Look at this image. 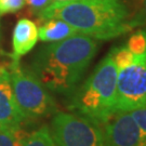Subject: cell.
Wrapping results in <instances>:
<instances>
[{
	"mask_svg": "<svg viewBox=\"0 0 146 146\" xmlns=\"http://www.w3.org/2000/svg\"><path fill=\"white\" fill-rule=\"evenodd\" d=\"M98 49L96 39L78 33L42 47L33 58L31 70L49 91L70 95L78 87Z\"/></svg>",
	"mask_w": 146,
	"mask_h": 146,
	"instance_id": "obj_1",
	"label": "cell"
},
{
	"mask_svg": "<svg viewBox=\"0 0 146 146\" xmlns=\"http://www.w3.org/2000/svg\"><path fill=\"white\" fill-rule=\"evenodd\" d=\"M43 20L58 19L96 40H110L129 33L141 23L131 17L121 0H77L53 2L38 13Z\"/></svg>",
	"mask_w": 146,
	"mask_h": 146,
	"instance_id": "obj_2",
	"label": "cell"
},
{
	"mask_svg": "<svg viewBox=\"0 0 146 146\" xmlns=\"http://www.w3.org/2000/svg\"><path fill=\"white\" fill-rule=\"evenodd\" d=\"M117 75L118 69L108 52L87 80L69 95L67 108L104 125L116 113Z\"/></svg>",
	"mask_w": 146,
	"mask_h": 146,
	"instance_id": "obj_3",
	"label": "cell"
},
{
	"mask_svg": "<svg viewBox=\"0 0 146 146\" xmlns=\"http://www.w3.org/2000/svg\"><path fill=\"white\" fill-rule=\"evenodd\" d=\"M9 69L14 98L26 120L46 118L58 111L49 90L31 69L22 67L20 60H12Z\"/></svg>",
	"mask_w": 146,
	"mask_h": 146,
	"instance_id": "obj_4",
	"label": "cell"
},
{
	"mask_svg": "<svg viewBox=\"0 0 146 146\" xmlns=\"http://www.w3.org/2000/svg\"><path fill=\"white\" fill-rule=\"evenodd\" d=\"M50 131L55 146H105L101 125L76 113L56 111Z\"/></svg>",
	"mask_w": 146,
	"mask_h": 146,
	"instance_id": "obj_5",
	"label": "cell"
},
{
	"mask_svg": "<svg viewBox=\"0 0 146 146\" xmlns=\"http://www.w3.org/2000/svg\"><path fill=\"white\" fill-rule=\"evenodd\" d=\"M146 107V51L134 55L128 67L118 70L116 111H132Z\"/></svg>",
	"mask_w": 146,
	"mask_h": 146,
	"instance_id": "obj_6",
	"label": "cell"
},
{
	"mask_svg": "<svg viewBox=\"0 0 146 146\" xmlns=\"http://www.w3.org/2000/svg\"><path fill=\"white\" fill-rule=\"evenodd\" d=\"M103 125L105 146H146L130 111H116Z\"/></svg>",
	"mask_w": 146,
	"mask_h": 146,
	"instance_id": "obj_7",
	"label": "cell"
},
{
	"mask_svg": "<svg viewBox=\"0 0 146 146\" xmlns=\"http://www.w3.org/2000/svg\"><path fill=\"white\" fill-rule=\"evenodd\" d=\"M9 67L10 63L0 64V127L21 125L26 121L13 94Z\"/></svg>",
	"mask_w": 146,
	"mask_h": 146,
	"instance_id": "obj_8",
	"label": "cell"
},
{
	"mask_svg": "<svg viewBox=\"0 0 146 146\" xmlns=\"http://www.w3.org/2000/svg\"><path fill=\"white\" fill-rule=\"evenodd\" d=\"M38 41V28L37 25L31 20L22 19L16 23L13 38L12 48L13 52L11 54L12 60H20L36 46Z\"/></svg>",
	"mask_w": 146,
	"mask_h": 146,
	"instance_id": "obj_9",
	"label": "cell"
},
{
	"mask_svg": "<svg viewBox=\"0 0 146 146\" xmlns=\"http://www.w3.org/2000/svg\"><path fill=\"white\" fill-rule=\"evenodd\" d=\"M78 34L73 26L58 19L47 20L38 29V39L43 42H55Z\"/></svg>",
	"mask_w": 146,
	"mask_h": 146,
	"instance_id": "obj_10",
	"label": "cell"
},
{
	"mask_svg": "<svg viewBox=\"0 0 146 146\" xmlns=\"http://www.w3.org/2000/svg\"><path fill=\"white\" fill-rule=\"evenodd\" d=\"M27 135L21 125L0 127V146H23Z\"/></svg>",
	"mask_w": 146,
	"mask_h": 146,
	"instance_id": "obj_11",
	"label": "cell"
},
{
	"mask_svg": "<svg viewBox=\"0 0 146 146\" xmlns=\"http://www.w3.org/2000/svg\"><path fill=\"white\" fill-rule=\"evenodd\" d=\"M23 146H55L50 128L48 125H42L33 133L28 134Z\"/></svg>",
	"mask_w": 146,
	"mask_h": 146,
	"instance_id": "obj_12",
	"label": "cell"
},
{
	"mask_svg": "<svg viewBox=\"0 0 146 146\" xmlns=\"http://www.w3.org/2000/svg\"><path fill=\"white\" fill-rule=\"evenodd\" d=\"M110 53L118 70L128 67L134 61V55L127 48V46H119V47L113 48Z\"/></svg>",
	"mask_w": 146,
	"mask_h": 146,
	"instance_id": "obj_13",
	"label": "cell"
},
{
	"mask_svg": "<svg viewBox=\"0 0 146 146\" xmlns=\"http://www.w3.org/2000/svg\"><path fill=\"white\" fill-rule=\"evenodd\" d=\"M127 48L133 55H141L146 51V29H140L128 39Z\"/></svg>",
	"mask_w": 146,
	"mask_h": 146,
	"instance_id": "obj_14",
	"label": "cell"
},
{
	"mask_svg": "<svg viewBox=\"0 0 146 146\" xmlns=\"http://www.w3.org/2000/svg\"><path fill=\"white\" fill-rule=\"evenodd\" d=\"M25 5V0H0V15L21 10Z\"/></svg>",
	"mask_w": 146,
	"mask_h": 146,
	"instance_id": "obj_15",
	"label": "cell"
},
{
	"mask_svg": "<svg viewBox=\"0 0 146 146\" xmlns=\"http://www.w3.org/2000/svg\"><path fill=\"white\" fill-rule=\"evenodd\" d=\"M130 114L133 117V119L135 120L137 127L140 128L142 135H143L146 143V107L132 110V111H130Z\"/></svg>",
	"mask_w": 146,
	"mask_h": 146,
	"instance_id": "obj_16",
	"label": "cell"
},
{
	"mask_svg": "<svg viewBox=\"0 0 146 146\" xmlns=\"http://www.w3.org/2000/svg\"><path fill=\"white\" fill-rule=\"evenodd\" d=\"M26 2L31 7V9L39 13L44 8H47L48 5L53 3V0H26Z\"/></svg>",
	"mask_w": 146,
	"mask_h": 146,
	"instance_id": "obj_17",
	"label": "cell"
},
{
	"mask_svg": "<svg viewBox=\"0 0 146 146\" xmlns=\"http://www.w3.org/2000/svg\"><path fill=\"white\" fill-rule=\"evenodd\" d=\"M139 19H140V21H141V24L142 23H144L146 21V0L145 2H144V11H143V15L142 16H137Z\"/></svg>",
	"mask_w": 146,
	"mask_h": 146,
	"instance_id": "obj_18",
	"label": "cell"
},
{
	"mask_svg": "<svg viewBox=\"0 0 146 146\" xmlns=\"http://www.w3.org/2000/svg\"><path fill=\"white\" fill-rule=\"evenodd\" d=\"M70 1H77V0H53V2H70Z\"/></svg>",
	"mask_w": 146,
	"mask_h": 146,
	"instance_id": "obj_19",
	"label": "cell"
}]
</instances>
